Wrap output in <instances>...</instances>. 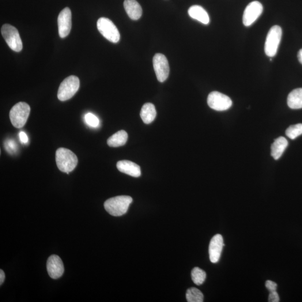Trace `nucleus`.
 <instances>
[{
  "instance_id": "3",
  "label": "nucleus",
  "mask_w": 302,
  "mask_h": 302,
  "mask_svg": "<svg viewBox=\"0 0 302 302\" xmlns=\"http://www.w3.org/2000/svg\"><path fill=\"white\" fill-rule=\"evenodd\" d=\"M30 106L25 102H19L11 108L10 119L14 127L21 128L25 126L30 114Z\"/></svg>"
},
{
  "instance_id": "25",
  "label": "nucleus",
  "mask_w": 302,
  "mask_h": 302,
  "mask_svg": "<svg viewBox=\"0 0 302 302\" xmlns=\"http://www.w3.org/2000/svg\"><path fill=\"white\" fill-rule=\"evenodd\" d=\"M5 148L10 153H13L17 151V144L13 140L7 141L5 143Z\"/></svg>"
},
{
  "instance_id": "24",
  "label": "nucleus",
  "mask_w": 302,
  "mask_h": 302,
  "mask_svg": "<svg viewBox=\"0 0 302 302\" xmlns=\"http://www.w3.org/2000/svg\"><path fill=\"white\" fill-rule=\"evenodd\" d=\"M85 119L87 124L92 127H97L99 124V120L97 117L92 113H88L85 116Z\"/></svg>"
},
{
  "instance_id": "4",
  "label": "nucleus",
  "mask_w": 302,
  "mask_h": 302,
  "mask_svg": "<svg viewBox=\"0 0 302 302\" xmlns=\"http://www.w3.org/2000/svg\"><path fill=\"white\" fill-rule=\"evenodd\" d=\"M80 88V80L75 76H70L64 80L59 86L57 96L60 101L71 99Z\"/></svg>"
},
{
  "instance_id": "26",
  "label": "nucleus",
  "mask_w": 302,
  "mask_h": 302,
  "mask_svg": "<svg viewBox=\"0 0 302 302\" xmlns=\"http://www.w3.org/2000/svg\"><path fill=\"white\" fill-rule=\"evenodd\" d=\"M277 284L275 282L271 281H267L265 283V286L269 292L277 291Z\"/></svg>"
},
{
  "instance_id": "22",
  "label": "nucleus",
  "mask_w": 302,
  "mask_h": 302,
  "mask_svg": "<svg viewBox=\"0 0 302 302\" xmlns=\"http://www.w3.org/2000/svg\"><path fill=\"white\" fill-rule=\"evenodd\" d=\"M206 276V272L199 267H194L191 271L192 281L196 285H202L205 282Z\"/></svg>"
},
{
  "instance_id": "6",
  "label": "nucleus",
  "mask_w": 302,
  "mask_h": 302,
  "mask_svg": "<svg viewBox=\"0 0 302 302\" xmlns=\"http://www.w3.org/2000/svg\"><path fill=\"white\" fill-rule=\"evenodd\" d=\"M97 27L101 35L111 42L116 43L120 40V36L118 28L109 19L100 18L97 22Z\"/></svg>"
},
{
  "instance_id": "27",
  "label": "nucleus",
  "mask_w": 302,
  "mask_h": 302,
  "mask_svg": "<svg viewBox=\"0 0 302 302\" xmlns=\"http://www.w3.org/2000/svg\"><path fill=\"white\" fill-rule=\"evenodd\" d=\"M280 301L279 297L277 291L270 292L269 296V302H279Z\"/></svg>"
},
{
  "instance_id": "12",
  "label": "nucleus",
  "mask_w": 302,
  "mask_h": 302,
  "mask_svg": "<svg viewBox=\"0 0 302 302\" xmlns=\"http://www.w3.org/2000/svg\"><path fill=\"white\" fill-rule=\"evenodd\" d=\"M224 246V239L221 235L217 234L212 237L209 246V259L211 263L215 264L219 262Z\"/></svg>"
},
{
  "instance_id": "17",
  "label": "nucleus",
  "mask_w": 302,
  "mask_h": 302,
  "mask_svg": "<svg viewBox=\"0 0 302 302\" xmlns=\"http://www.w3.org/2000/svg\"><path fill=\"white\" fill-rule=\"evenodd\" d=\"M288 145V141L283 137H280L274 141L271 147V154L275 160H278L281 157L284 151Z\"/></svg>"
},
{
  "instance_id": "14",
  "label": "nucleus",
  "mask_w": 302,
  "mask_h": 302,
  "mask_svg": "<svg viewBox=\"0 0 302 302\" xmlns=\"http://www.w3.org/2000/svg\"><path fill=\"white\" fill-rule=\"evenodd\" d=\"M117 169L121 172L132 177H138L141 175V168L137 164L128 160H122L117 162Z\"/></svg>"
},
{
  "instance_id": "20",
  "label": "nucleus",
  "mask_w": 302,
  "mask_h": 302,
  "mask_svg": "<svg viewBox=\"0 0 302 302\" xmlns=\"http://www.w3.org/2000/svg\"><path fill=\"white\" fill-rule=\"evenodd\" d=\"M128 134L125 131H120L112 135L107 141L109 146L118 147L124 146L128 140Z\"/></svg>"
},
{
  "instance_id": "8",
  "label": "nucleus",
  "mask_w": 302,
  "mask_h": 302,
  "mask_svg": "<svg viewBox=\"0 0 302 302\" xmlns=\"http://www.w3.org/2000/svg\"><path fill=\"white\" fill-rule=\"evenodd\" d=\"M207 103L210 108L217 111L228 110L232 105V101L228 96L218 92H213L209 94Z\"/></svg>"
},
{
  "instance_id": "7",
  "label": "nucleus",
  "mask_w": 302,
  "mask_h": 302,
  "mask_svg": "<svg viewBox=\"0 0 302 302\" xmlns=\"http://www.w3.org/2000/svg\"><path fill=\"white\" fill-rule=\"evenodd\" d=\"M1 34L11 50L17 52L22 50V41L19 33L16 28L10 24H4L1 28Z\"/></svg>"
},
{
  "instance_id": "2",
  "label": "nucleus",
  "mask_w": 302,
  "mask_h": 302,
  "mask_svg": "<svg viewBox=\"0 0 302 302\" xmlns=\"http://www.w3.org/2000/svg\"><path fill=\"white\" fill-rule=\"evenodd\" d=\"M56 161L57 165L60 171L67 174L73 171L78 164L76 155L69 149L59 148L56 151Z\"/></svg>"
},
{
  "instance_id": "1",
  "label": "nucleus",
  "mask_w": 302,
  "mask_h": 302,
  "mask_svg": "<svg viewBox=\"0 0 302 302\" xmlns=\"http://www.w3.org/2000/svg\"><path fill=\"white\" fill-rule=\"evenodd\" d=\"M132 202L133 199L130 196H117L106 201L104 203V208L112 216H122L127 212Z\"/></svg>"
},
{
  "instance_id": "30",
  "label": "nucleus",
  "mask_w": 302,
  "mask_h": 302,
  "mask_svg": "<svg viewBox=\"0 0 302 302\" xmlns=\"http://www.w3.org/2000/svg\"><path fill=\"white\" fill-rule=\"evenodd\" d=\"M298 58L300 62L302 64V49L298 52Z\"/></svg>"
},
{
  "instance_id": "15",
  "label": "nucleus",
  "mask_w": 302,
  "mask_h": 302,
  "mask_svg": "<svg viewBox=\"0 0 302 302\" xmlns=\"http://www.w3.org/2000/svg\"><path fill=\"white\" fill-rule=\"evenodd\" d=\"M124 7L128 17L132 20H137L142 17V7L136 0H125Z\"/></svg>"
},
{
  "instance_id": "5",
  "label": "nucleus",
  "mask_w": 302,
  "mask_h": 302,
  "mask_svg": "<svg viewBox=\"0 0 302 302\" xmlns=\"http://www.w3.org/2000/svg\"><path fill=\"white\" fill-rule=\"evenodd\" d=\"M282 37V29L278 25H274L268 33L265 44L266 56L273 57L276 55Z\"/></svg>"
},
{
  "instance_id": "10",
  "label": "nucleus",
  "mask_w": 302,
  "mask_h": 302,
  "mask_svg": "<svg viewBox=\"0 0 302 302\" xmlns=\"http://www.w3.org/2000/svg\"><path fill=\"white\" fill-rule=\"evenodd\" d=\"M263 6L259 1H252L245 9L243 15V23L245 26H250L262 15Z\"/></svg>"
},
{
  "instance_id": "13",
  "label": "nucleus",
  "mask_w": 302,
  "mask_h": 302,
  "mask_svg": "<svg viewBox=\"0 0 302 302\" xmlns=\"http://www.w3.org/2000/svg\"><path fill=\"white\" fill-rule=\"evenodd\" d=\"M47 268L49 275L55 279L61 277L65 271L61 259L55 255H52L48 258Z\"/></svg>"
},
{
  "instance_id": "19",
  "label": "nucleus",
  "mask_w": 302,
  "mask_h": 302,
  "mask_svg": "<svg viewBox=\"0 0 302 302\" xmlns=\"http://www.w3.org/2000/svg\"><path fill=\"white\" fill-rule=\"evenodd\" d=\"M287 103L290 108L299 109L302 108V88H298L292 91L289 94Z\"/></svg>"
},
{
  "instance_id": "16",
  "label": "nucleus",
  "mask_w": 302,
  "mask_h": 302,
  "mask_svg": "<svg viewBox=\"0 0 302 302\" xmlns=\"http://www.w3.org/2000/svg\"><path fill=\"white\" fill-rule=\"evenodd\" d=\"M188 14L193 19L198 20L203 24L207 25L209 23V15L206 10L201 6H191L188 10Z\"/></svg>"
},
{
  "instance_id": "11",
  "label": "nucleus",
  "mask_w": 302,
  "mask_h": 302,
  "mask_svg": "<svg viewBox=\"0 0 302 302\" xmlns=\"http://www.w3.org/2000/svg\"><path fill=\"white\" fill-rule=\"evenodd\" d=\"M59 35L65 38L69 35L72 28V14L69 7L60 11L58 17Z\"/></svg>"
},
{
  "instance_id": "21",
  "label": "nucleus",
  "mask_w": 302,
  "mask_h": 302,
  "mask_svg": "<svg viewBox=\"0 0 302 302\" xmlns=\"http://www.w3.org/2000/svg\"><path fill=\"white\" fill-rule=\"evenodd\" d=\"M186 298L188 302H203L204 296L201 291L197 288L188 289L186 293Z\"/></svg>"
},
{
  "instance_id": "18",
  "label": "nucleus",
  "mask_w": 302,
  "mask_h": 302,
  "mask_svg": "<svg viewBox=\"0 0 302 302\" xmlns=\"http://www.w3.org/2000/svg\"><path fill=\"white\" fill-rule=\"evenodd\" d=\"M157 113L154 105L150 103L143 105L140 113L141 118L143 122L149 124L153 122L156 118Z\"/></svg>"
},
{
  "instance_id": "29",
  "label": "nucleus",
  "mask_w": 302,
  "mask_h": 302,
  "mask_svg": "<svg viewBox=\"0 0 302 302\" xmlns=\"http://www.w3.org/2000/svg\"><path fill=\"white\" fill-rule=\"evenodd\" d=\"M5 279V275L4 271L2 270H0V284L2 285L3 283L4 282Z\"/></svg>"
},
{
  "instance_id": "28",
  "label": "nucleus",
  "mask_w": 302,
  "mask_h": 302,
  "mask_svg": "<svg viewBox=\"0 0 302 302\" xmlns=\"http://www.w3.org/2000/svg\"><path fill=\"white\" fill-rule=\"evenodd\" d=\"M20 139L22 143L26 144L28 142V137L27 135L23 132H20L19 134Z\"/></svg>"
},
{
  "instance_id": "23",
  "label": "nucleus",
  "mask_w": 302,
  "mask_h": 302,
  "mask_svg": "<svg viewBox=\"0 0 302 302\" xmlns=\"http://www.w3.org/2000/svg\"><path fill=\"white\" fill-rule=\"evenodd\" d=\"M287 137L294 139L302 134V124H297L290 126L286 131Z\"/></svg>"
},
{
  "instance_id": "9",
  "label": "nucleus",
  "mask_w": 302,
  "mask_h": 302,
  "mask_svg": "<svg viewBox=\"0 0 302 302\" xmlns=\"http://www.w3.org/2000/svg\"><path fill=\"white\" fill-rule=\"evenodd\" d=\"M153 65L158 81L164 82L167 80L170 73V67L166 56L161 54L154 55Z\"/></svg>"
}]
</instances>
